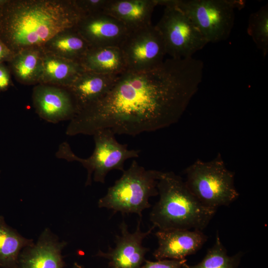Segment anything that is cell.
I'll list each match as a JSON object with an SVG mask.
<instances>
[{
	"mask_svg": "<svg viewBox=\"0 0 268 268\" xmlns=\"http://www.w3.org/2000/svg\"><path fill=\"white\" fill-rule=\"evenodd\" d=\"M203 63L170 58L151 69L126 70L100 98L80 110L66 129L69 136L108 130L135 136L175 124L202 81Z\"/></svg>",
	"mask_w": 268,
	"mask_h": 268,
	"instance_id": "obj_1",
	"label": "cell"
},
{
	"mask_svg": "<svg viewBox=\"0 0 268 268\" xmlns=\"http://www.w3.org/2000/svg\"><path fill=\"white\" fill-rule=\"evenodd\" d=\"M83 17L74 0H10L0 9V40L13 54L42 49L58 34L76 29Z\"/></svg>",
	"mask_w": 268,
	"mask_h": 268,
	"instance_id": "obj_2",
	"label": "cell"
},
{
	"mask_svg": "<svg viewBox=\"0 0 268 268\" xmlns=\"http://www.w3.org/2000/svg\"><path fill=\"white\" fill-rule=\"evenodd\" d=\"M157 188L159 199L150 212L149 219L159 230L202 231L215 213L216 209L203 205L173 172L161 171Z\"/></svg>",
	"mask_w": 268,
	"mask_h": 268,
	"instance_id": "obj_3",
	"label": "cell"
},
{
	"mask_svg": "<svg viewBox=\"0 0 268 268\" xmlns=\"http://www.w3.org/2000/svg\"><path fill=\"white\" fill-rule=\"evenodd\" d=\"M161 171L145 169L133 160L122 176L108 189L98 201L100 208L122 214L136 213L142 219V212L151 207L149 199L158 195L157 185Z\"/></svg>",
	"mask_w": 268,
	"mask_h": 268,
	"instance_id": "obj_4",
	"label": "cell"
},
{
	"mask_svg": "<svg viewBox=\"0 0 268 268\" xmlns=\"http://www.w3.org/2000/svg\"><path fill=\"white\" fill-rule=\"evenodd\" d=\"M185 182L204 205L214 209L227 206L239 197L234 173L226 167L220 154L212 160L198 159L185 170Z\"/></svg>",
	"mask_w": 268,
	"mask_h": 268,
	"instance_id": "obj_5",
	"label": "cell"
},
{
	"mask_svg": "<svg viewBox=\"0 0 268 268\" xmlns=\"http://www.w3.org/2000/svg\"><path fill=\"white\" fill-rule=\"evenodd\" d=\"M158 5H171L185 13L207 43L226 40L234 24L235 10L245 5L238 0H156Z\"/></svg>",
	"mask_w": 268,
	"mask_h": 268,
	"instance_id": "obj_6",
	"label": "cell"
},
{
	"mask_svg": "<svg viewBox=\"0 0 268 268\" xmlns=\"http://www.w3.org/2000/svg\"><path fill=\"white\" fill-rule=\"evenodd\" d=\"M95 147L91 155L81 158L71 151L67 142L63 143L57 156L69 161H77L87 170L85 186L91 185L92 176L96 182L104 184L108 173L113 170L124 171L125 162L139 156V150L129 149L127 144L119 143L115 134L108 130H99L93 134Z\"/></svg>",
	"mask_w": 268,
	"mask_h": 268,
	"instance_id": "obj_7",
	"label": "cell"
},
{
	"mask_svg": "<svg viewBox=\"0 0 268 268\" xmlns=\"http://www.w3.org/2000/svg\"><path fill=\"white\" fill-rule=\"evenodd\" d=\"M155 25L163 38L166 54L171 58L188 59L208 43L189 17L178 8L164 5Z\"/></svg>",
	"mask_w": 268,
	"mask_h": 268,
	"instance_id": "obj_8",
	"label": "cell"
},
{
	"mask_svg": "<svg viewBox=\"0 0 268 268\" xmlns=\"http://www.w3.org/2000/svg\"><path fill=\"white\" fill-rule=\"evenodd\" d=\"M127 70L140 71L155 67L164 61V43L156 26L152 24L130 31L120 46Z\"/></svg>",
	"mask_w": 268,
	"mask_h": 268,
	"instance_id": "obj_9",
	"label": "cell"
},
{
	"mask_svg": "<svg viewBox=\"0 0 268 268\" xmlns=\"http://www.w3.org/2000/svg\"><path fill=\"white\" fill-rule=\"evenodd\" d=\"M141 219L139 218L136 230L131 233L124 221L120 225L121 234L115 238L114 248L109 247L107 252L100 250L95 256L108 260V268H140L145 261V256L149 249L142 245L143 240L155 227L146 232L140 230Z\"/></svg>",
	"mask_w": 268,
	"mask_h": 268,
	"instance_id": "obj_10",
	"label": "cell"
},
{
	"mask_svg": "<svg viewBox=\"0 0 268 268\" xmlns=\"http://www.w3.org/2000/svg\"><path fill=\"white\" fill-rule=\"evenodd\" d=\"M32 100L37 114L50 123L70 121L77 113L75 101L65 88L39 84L33 89Z\"/></svg>",
	"mask_w": 268,
	"mask_h": 268,
	"instance_id": "obj_11",
	"label": "cell"
},
{
	"mask_svg": "<svg viewBox=\"0 0 268 268\" xmlns=\"http://www.w3.org/2000/svg\"><path fill=\"white\" fill-rule=\"evenodd\" d=\"M67 245L46 228L36 243L21 251L15 268H64L66 264L62 252Z\"/></svg>",
	"mask_w": 268,
	"mask_h": 268,
	"instance_id": "obj_12",
	"label": "cell"
},
{
	"mask_svg": "<svg viewBox=\"0 0 268 268\" xmlns=\"http://www.w3.org/2000/svg\"><path fill=\"white\" fill-rule=\"evenodd\" d=\"M76 31L90 47H120L129 30L120 21L100 12L83 16Z\"/></svg>",
	"mask_w": 268,
	"mask_h": 268,
	"instance_id": "obj_13",
	"label": "cell"
},
{
	"mask_svg": "<svg viewBox=\"0 0 268 268\" xmlns=\"http://www.w3.org/2000/svg\"><path fill=\"white\" fill-rule=\"evenodd\" d=\"M155 235L158 247L153 255L157 260L185 259L199 250L207 239L202 231L198 230H158Z\"/></svg>",
	"mask_w": 268,
	"mask_h": 268,
	"instance_id": "obj_14",
	"label": "cell"
},
{
	"mask_svg": "<svg viewBox=\"0 0 268 268\" xmlns=\"http://www.w3.org/2000/svg\"><path fill=\"white\" fill-rule=\"evenodd\" d=\"M156 0H109L104 12L121 22L130 31L151 24Z\"/></svg>",
	"mask_w": 268,
	"mask_h": 268,
	"instance_id": "obj_15",
	"label": "cell"
},
{
	"mask_svg": "<svg viewBox=\"0 0 268 268\" xmlns=\"http://www.w3.org/2000/svg\"><path fill=\"white\" fill-rule=\"evenodd\" d=\"M117 75L84 70L67 88L75 101L77 113L103 96L110 88Z\"/></svg>",
	"mask_w": 268,
	"mask_h": 268,
	"instance_id": "obj_16",
	"label": "cell"
},
{
	"mask_svg": "<svg viewBox=\"0 0 268 268\" xmlns=\"http://www.w3.org/2000/svg\"><path fill=\"white\" fill-rule=\"evenodd\" d=\"M42 51L39 84L67 88L84 70L78 62Z\"/></svg>",
	"mask_w": 268,
	"mask_h": 268,
	"instance_id": "obj_17",
	"label": "cell"
},
{
	"mask_svg": "<svg viewBox=\"0 0 268 268\" xmlns=\"http://www.w3.org/2000/svg\"><path fill=\"white\" fill-rule=\"evenodd\" d=\"M80 63L84 70L104 74L118 75L127 70L119 47H91Z\"/></svg>",
	"mask_w": 268,
	"mask_h": 268,
	"instance_id": "obj_18",
	"label": "cell"
},
{
	"mask_svg": "<svg viewBox=\"0 0 268 268\" xmlns=\"http://www.w3.org/2000/svg\"><path fill=\"white\" fill-rule=\"evenodd\" d=\"M90 47L76 29H73L58 34L41 50L80 63Z\"/></svg>",
	"mask_w": 268,
	"mask_h": 268,
	"instance_id": "obj_19",
	"label": "cell"
},
{
	"mask_svg": "<svg viewBox=\"0 0 268 268\" xmlns=\"http://www.w3.org/2000/svg\"><path fill=\"white\" fill-rule=\"evenodd\" d=\"M33 243L7 225L0 215V268H15L21 251Z\"/></svg>",
	"mask_w": 268,
	"mask_h": 268,
	"instance_id": "obj_20",
	"label": "cell"
},
{
	"mask_svg": "<svg viewBox=\"0 0 268 268\" xmlns=\"http://www.w3.org/2000/svg\"><path fill=\"white\" fill-rule=\"evenodd\" d=\"M42 51L39 49H28L14 55L10 67L16 78L25 84L38 83L42 69Z\"/></svg>",
	"mask_w": 268,
	"mask_h": 268,
	"instance_id": "obj_21",
	"label": "cell"
},
{
	"mask_svg": "<svg viewBox=\"0 0 268 268\" xmlns=\"http://www.w3.org/2000/svg\"><path fill=\"white\" fill-rule=\"evenodd\" d=\"M242 256L241 252L232 256H228L217 232L214 244L208 250L203 260L195 265H187V268H238Z\"/></svg>",
	"mask_w": 268,
	"mask_h": 268,
	"instance_id": "obj_22",
	"label": "cell"
},
{
	"mask_svg": "<svg viewBox=\"0 0 268 268\" xmlns=\"http://www.w3.org/2000/svg\"><path fill=\"white\" fill-rule=\"evenodd\" d=\"M247 32L264 57L268 53V5L266 4L251 13L249 17Z\"/></svg>",
	"mask_w": 268,
	"mask_h": 268,
	"instance_id": "obj_23",
	"label": "cell"
},
{
	"mask_svg": "<svg viewBox=\"0 0 268 268\" xmlns=\"http://www.w3.org/2000/svg\"><path fill=\"white\" fill-rule=\"evenodd\" d=\"M109 0H75L83 16L104 12Z\"/></svg>",
	"mask_w": 268,
	"mask_h": 268,
	"instance_id": "obj_24",
	"label": "cell"
},
{
	"mask_svg": "<svg viewBox=\"0 0 268 268\" xmlns=\"http://www.w3.org/2000/svg\"><path fill=\"white\" fill-rule=\"evenodd\" d=\"M187 262L182 260H161L155 262L145 260L140 268H180Z\"/></svg>",
	"mask_w": 268,
	"mask_h": 268,
	"instance_id": "obj_25",
	"label": "cell"
},
{
	"mask_svg": "<svg viewBox=\"0 0 268 268\" xmlns=\"http://www.w3.org/2000/svg\"><path fill=\"white\" fill-rule=\"evenodd\" d=\"M10 72L6 67L0 64V91L6 90L10 85Z\"/></svg>",
	"mask_w": 268,
	"mask_h": 268,
	"instance_id": "obj_26",
	"label": "cell"
},
{
	"mask_svg": "<svg viewBox=\"0 0 268 268\" xmlns=\"http://www.w3.org/2000/svg\"><path fill=\"white\" fill-rule=\"evenodd\" d=\"M14 54L8 47L0 40V64L10 62Z\"/></svg>",
	"mask_w": 268,
	"mask_h": 268,
	"instance_id": "obj_27",
	"label": "cell"
},
{
	"mask_svg": "<svg viewBox=\"0 0 268 268\" xmlns=\"http://www.w3.org/2000/svg\"><path fill=\"white\" fill-rule=\"evenodd\" d=\"M72 268H84V266L79 264L77 262H74L73 264Z\"/></svg>",
	"mask_w": 268,
	"mask_h": 268,
	"instance_id": "obj_28",
	"label": "cell"
},
{
	"mask_svg": "<svg viewBox=\"0 0 268 268\" xmlns=\"http://www.w3.org/2000/svg\"><path fill=\"white\" fill-rule=\"evenodd\" d=\"M9 0H0V9L2 8Z\"/></svg>",
	"mask_w": 268,
	"mask_h": 268,
	"instance_id": "obj_29",
	"label": "cell"
},
{
	"mask_svg": "<svg viewBox=\"0 0 268 268\" xmlns=\"http://www.w3.org/2000/svg\"><path fill=\"white\" fill-rule=\"evenodd\" d=\"M187 263H185L182 267H181L180 268H187Z\"/></svg>",
	"mask_w": 268,
	"mask_h": 268,
	"instance_id": "obj_30",
	"label": "cell"
}]
</instances>
